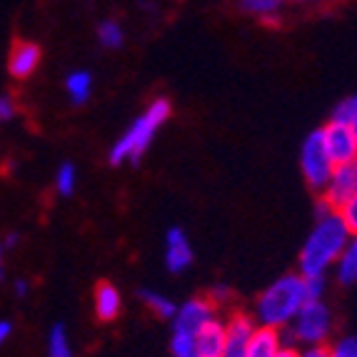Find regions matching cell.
<instances>
[{
  "label": "cell",
  "instance_id": "8992f818",
  "mask_svg": "<svg viewBox=\"0 0 357 357\" xmlns=\"http://www.w3.org/2000/svg\"><path fill=\"white\" fill-rule=\"evenodd\" d=\"M355 195H357V160L335 165V173L330 178V183L325 185V190L320 192V200L330 210H337L340 213Z\"/></svg>",
  "mask_w": 357,
  "mask_h": 357
},
{
  "label": "cell",
  "instance_id": "ac0fdd59",
  "mask_svg": "<svg viewBox=\"0 0 357 357\" xmlns=\"http://www.w3.org/2000/svg\"><path fill=\"white\" fill-rule=\"evenodd\" d=\"M137 295H140V300L145 303V307H148L153 315L162 317V320H173L175 312H178V305L167 298V295H162V292L150 290V287H143Z\"/></svg>",
  "mask_w": 357,
  "mask_h": 357
},
{
  "label": "cell",
  "instance_id": "3957f363",
  "mask_svg": "<svg viewBox=\"0 0 357 357\" xmlns=\"http://www.w3.org/2000/svg\"><path fill=\"white\" fill-rule=\"evenodd\" d=\"M170 102L165 98H155L143 113L132 120L130 126L126 128V132L115 140V145L110 148V162L113 165H123V162H130L137 165L140 158L145 155V150L153 145L155 135L165 126V120L170 118Z\"/></svg>",
  "mask_w": 357,
  "mask_h": 357
},
{
  "label": "cell",
  "instance_id": "836d02e7",
  "mask_svg": "<svg viewBox=\"0 0 357 357\" xmlns=\"http://www.w3.org/2000/svg\"><path fill=\"white\" fill-rule=\"evenodd\" d=\"M300 6H322V3H330V0H295Z\"/></svg>",
  "mask_w": 357,
  "mask_h": 357
},
{
  "label": "cell",
  "instance_id": "4dcf8cb0",
  "mask_svg": "<svg viewBox=\"0 0 357 357\" xmlns=\"http://www.w3.org/2000/svg\"><path fill=\"white\" fill-rule=\"evenodd\" d=\"M3 245H6V250H13L15 245H20V235L18 232H8L6 238H3Z\"/></svg>",
  "mask_w": 357,
  "mask_h": 357
},
{
  "label": "cell",
  "instance_id": "30bf717a",
  "mask_svg": "<svg viewBox=\"0 0 357 357\" xmlns=\"http://www.w3.org/2000/svg\"><path fill=\"white\" fill-rule=\"evenodd\" d=\"M192 260H195V252L188 240V232L178 225L170 227L165 232V268L173 275H180L190 268Z\"/></svg>",
  "mask_w": 357,
  "mask_h": 357
},
{
  "label": "cell",
  "instance_id": "f1b7e54d",
  "mask_svg": "<svg viewBox=\"0 0 357 357\" xmlns=\"http://www.w3.org/2000/svg\"><path fill=\"white\" fill-rule=\"evenodd\" d=\"M10 337H13V322L10 320H0V345H6Z\"/></svg>",
  "mask_w": 357,
  "mask_h": 357
},
{
  "label": "cell",
  "instance_id": "4fadbf2b",
  "mask_svg": "<svg viewBox=\"0 0 357 357\" xmlns=\"http://www.w3.org/2000/svg\"><path fill=\"white\" fill-rule=\"evenodd\" d=\"M225 350V320L213 317L197 333V357H222Z\"/></svg>",
  "mask_w": 357,
  "mask_h": 357
},
{
  "label": "cell",
  "instance_id": "2e32d148",
  "mask_svg": "<svg viewBox=\"0 0 357 357\" xmlns=\"http://www.w3.org/2000/svg\"><path fill=\"white\" fill-rule=\"evenodd\" d=\"M335 275H337L340 285H355L357 282V235H352L350 243L345 245V250L335 265Z\"/></svg>",
  "mask_w": 357,
  "mask_h": 357
},
{
  "label": "cell",
  "instance_id": "7402d4cb",
  "mask_svg": "<svg viewBox=\"0 0 357 357\" xmlns=\"http://www.w3.org/2000/svg\"><path fill=\"white\" fill-rule=\"evenodd\" d=\"M335 123H342V126H357V93H352V96L342 98V100L335 105L333 110V118Z\"/></svg>",
  "mask_w": 357,
  "mask_h": 357
},
{
  "label": "cell",
  "instance_id": "6da1fadb",
  "mask_svg": "<svg viewBox=\"0 0 357 357\" xmlns=\"http://www.w3.org/2000/svg\"><path fill=\"white\" fill-rule=\"evenodd\" d=\"M315 215V225L310 230L298 260V273L303 278H325L330 270H335L345 245L352 238L342 215L330 210L322 200H317Z\"/></svg>",
  "mask_w": 357,
  "mask_h": 357
},
{
  "label": "cell",
  "instance_id": "9a60e30c",
  "mask_svg": "<svg viewBox=\"0 0 357 357\" xmlns=\"http://www.w3.org/2000/svg\"><path fill=\"white\" fill-rule=\"evenodd\" d=\"M285 3L287 0H238L240 10L245 15L262 20V23H275V20L280 18Z\"/></svg>",
  "mask_w": 357,
  "mask_h": 357
},
{
  "label": "cell",
  "instance_id": "5bb4252c",
  "mask_svg": "<svg viewBox=\"0 0 357 357\" xmlns=\"http://www.w3.org/2000/svg\"><path fill=\"white\" fill-rule=\"evenodd\" d=\"M282 347H285L282 330L257 325L255 335H252V340H250V347H248V357H275Z\"/></svg>",
  "mask_w": 357,
  "mask_h": 357
},
{
  "label": "cell",
  "instance_id": "cb8c5ba5",
  "mask_svg": "<svg viewBox=\"0 0 357 357\" xmlns=\"http://www.w3.org/2000/svg\"><path fill=\"white\" fill-rule=\"evenodd\" d=\"M208 300L215 305V307H220V305H225V303H230V300H232V290L227 285H222V282H218V285L210 287Z\"/></svg>",
  "mask_w": 357,
  "mask_h": 357
},
{
  "label": "cell",
  "instance_id": "83f0119b",
  "mask_svg": "<svg viewBox=\"0 0 357 357\" xmlns=\"http://www.w3.org/2000/svg\"><path fill=\"white\" fill-rule=\"evenodd\" d=\"M300 357H330L328 345L325 347H303L300 350Z\"/></svg>",
  "mask_w": 357,
  "mask_h": 357
},
{
  "label": "cell",
  "instance_id": "ba28073f",
  "mask_svg": "<svg viewBox=\"0 0 357 357\" xmlns=\"http://www.w3.org/2000/svg\"><path fill=\"white\" fill-rule=\"evenodd\" d=\"M257 330V322L248 312H232L225 320V350L222 357H248V347Z\"/></svg>",
  "mask_w": 357,
  "mask_h": 357
},
{
  "label": "cell",
  "instance_id": "603a6c76",
  "mask_svg": "<svg viewBox=\"0 0 357 357\" xmlns=\"http://www.w3.org/2000/svg\"><path fill=\"white\" fill-rule=\"evenodd\" d=\"M330 357H357V335H345L328 345Z\"/></svg>",
  "mask_w": 357,
  "mask_h": 357
},
{
  "label": "cell",
  "instance_id": "5b68a950",
  "mask_svg": "<svg viewBox=\"0 0 357 357\" xmlns=\"http://www.w3.org/2000/svg\"><path fill=\"white\" fill-rule=\"evenodd\" d=\"M300 170H303V178L307 183V188L315 190L317 195L325 190V185L333 178L335 160L330 158L328 148H325L322 130H312L303 140V148H300Z\"/></svg>",
  "mask_w": 357,
  "mask_h": 357
},
{
  "label": "cell",
  "instance_id": "52a82bcc",
  "mask_svg": "<svg viewBox=\"0 0 357 357\" xmlns=\"http://www.w3.org/2000/svg\"><path fill=\"white\" fill-rule=\"evenodd\" d=\"M322 140H325V148H328L330 158L335 160V165H342V162L357 160V135L352 126H342V123H335L330 120L328 126H322Z\"/></svg>",
  "mask_w": 357,
  "mask_h": 357
},
{
  "label": "cell",
  "instance_id": "7a4b0ae2",
  "mask_svg": "<svg viewBox=\"0 0 357 357\" xmlns=\"http://www.w3.org/2000/svg\"><path fill=\"white\" fill-rule=\"evenodd\" d=\"M307 303L305 278L300 273H290L270 282L255 300V322L262 328L287 330L298 317L303 305Z\"/></svg>",
  "mask_w": 357,
  "mask_h": 357
},
{
  "label": "cell",
  "instance_id": "484cf974",
  "mask_svg": "<svg viewBox=\"0 0 357 357\" xmlns=\"http://www.w3.org/2000/svg\"><path fill=\"white\" fill-rule=\"evenodd\" d=\"M305 290H307V300H322L325 298V278H305Z\"/></svg>",
  "mask_w": 357,
  "mask_h": 357
},
{
  "label": "cell",
  "instance_id": "d6986e66",
  "mask_svg": "<svg viewBox=\"0 0 357 357\" xmlns=\"http://www.w3.org/2000/svg\"><path fill=\"white\" fill-rule=\"evenodd\" d=\"M126 40V33H123V25L118 20H102L98 25V43H100L105 50H118Z\"/></svg>",
  "mask_w": 357,
  "mask_h": 357
},
{
  "label": "cell",
  "instance_id": "277c9868",
  "mask_svg": "<svg viewBox=\"0 0 357 357\" xmlns=\"http://www.w3.org/2000/svg\"><path fill=\"white\" fill-rule=\"evenodd\" d=\"M333 310L325 305V300H307L290 328L282 330V337H285V345L325 347V342L333 335Z\"/></svg>",
  "mask_w": 357,
  "mask_h": 357
},
{
  "label": "cell",
  "instance_id": "ffe728a7",
  "mask_svg": "<svg viewBox=\"0 0 357 357\" xmlns=\"http://www.w3.org/2000/svg\"><path fill=\"white\" fill-rule=\"evenodd\" d=\"M48 357H73V345L63 322L53 325L48 333Z\"/></svg>",
  "mask_w": 357,
  "mask_h": 357
},
{
  "label": "cell",
  "instance_id": "e0dca14e",
  "mask_svg": "<svg viewBox=\"0 0 357 357\" xmlns=\"http://www.w3.org/2000/svg\"><path fill=\"white\" fill-rule=\"evenodd\" d=\"M66 93L75 105L88 102L90 93H93V75L88 70H73L66 77Z\"/></svg>",
  "mask_w": 357,
  "mask_h": 357
},
{
  "label": "cell",
  "instance_id": "d6a6232c",
  "mask_svg": "<svg viewBox=\"0 0 357 357\" xmlns=\"http://www.w3.org/2000/svg\"><path fill=\"white\" fill-rule=\"evenodd\" d=\"M275 357H300V350L295 345H285Z\"/></svg>",
  "mask_w": 357,
  "mask_h": 357
},
{
  "label": "cell",
  "instance_id": "4316f807",
  "mask_svg": "<svg viewBox=\"0 0 357 357\" xmlns=\"http://www.w3.org/2000/svg\"><path fill=\"white\" fill-rule=\"evenodd\" d=\"M15 113H18V105H15V100H13L10 96H0V123H8V120L15 118Z\"/></svg>",
  "mask_w": 357,
  "mask_h": 357
},
{
  "label": "cell",
  "instance_id": "e575fe53",
  "mask_svg": "<svg viewBox=\"0 0 357 357\" xmlns=\"http://www.w3.org/2000/svg\"><path fill=\"white\" fill-rule=\"evenodd\" d=\"M355 135H357V126H355Z\"/></svg>",
  "mask_w": 357,
  "mask_h": 357
},
{
  "label": "cell",
  "instance_id": "f546056e",
  "mask_svg": "<svg viewBox=\"0 0 357 357\" xmlns=\"http://www.w3.org/2000/svg\"><path fill=\"white\" fill-rule=\"evenodd\" d=\"M13 292L18 295V298H28V292H30V282L23 280V278H18V280L13 282Z\"/></svg>",
  "mask_w": 357,
  "mask_h": 357
},
{
  "label": "cell",
  "instance_id": "44dd1931",
  "mask_svg": "<svg viewBox=\"0 0 357 357\" xmlns=\"http://www.w3.org/2000/svg\"><path fill=\"white\" fill-rule=\"evenodd\" d=\"M77 188V167L73 162H60L55 170V190L58 195L70 197Z\"/></svg>",
  "mask_w": 357,
  "mask_h": 357
},
{
  "label": "cell",
  "instance_id": "d4e9b609",
  "mask_svg": "<svg viewBox=\"0 0 357 357\" xmlns=\"http://www.w3.org/2000/svg\"><path fill=\"white\" fill-rule=\"evenodd\" d=\"M340 215H342V220H345L347 230H350L352 235H357V195L352 197L345 208L340 210Z\"/></svg>",
  "mask_w": 357,
  "mask_h": 357
},
{
  "label": "cell",
  "instance_id": "1f68e13d",
  "mask_svg": "<svg viewBox=\"0 0 357 357\" xmlns=\"http://www.w3.org/2000/svg\"><path fill=\"white\" fill-rule=\"evenodd\" d=\"M6 245H3V240H0V280H6Z\"/></svg>",
  "mask_w": 357,
  "mask_h": 357
},
{
  "label": "cell",
  "instance_id": "8fae6325",
  "mask_svg": "<svg viewBox=\"0 0 357 357\" xmlns=\"http://www.w3.org/2000/svg\"><path fill=\"white\" fill-rule=\"evenodd\" d=\"M40 58H43V50L38 43L15 40L10 53H8V73L15 80H28L38 70V66H40Z\"/></svg>",
  "mask_w": 357,
  "mask_h": 357
},
{
  "label": "cell",
  "instance_id": "9c48e42d",
  "mask_svg": "<svg viewBox=\"0 0 357 357\" xmlns=\"http://www.w3.org/2000/svg\"><path fill=\"white\" fill-rule=\"evenodd\" d=\"M213 317H215V305L210 303L208 298H192L178 307V312H175V317H173V330L195 335L197 337V333H200Z\"/></svg>",
  "mask_w": 357,
  "mask_h": 357
},
{
  "label": "cell",
  "instance_id": "7c38bea8",
  "mask_svg": "<svg viewBox=\"0 0 357 357\" xmlns=\"http://www.w3.org/2000/svg\"><path fill=\"white\" fill-rule=\"evenodd\" d=\"M93 307H96V317L100 322H113L123 310L120 290L113 282H98L96 295H93Z\"/></svg>",
  "mask_w": 357,
  "mask_h": 357
}]
</instances>
